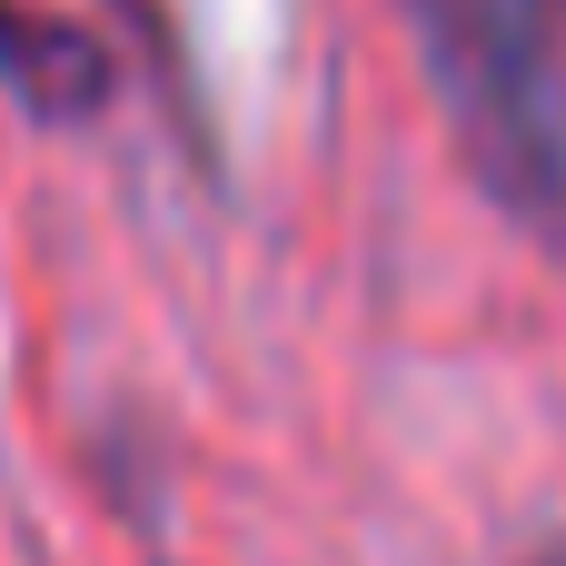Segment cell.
Returning <instances> with one entry per match:
<instances>
[{"mask_svg":"<svg viewBox=\"0 0 566 566\" xmlns=\"http://www.w3.org/2000/svg\"><path fill=\"white\" fill-rule=\"evenodd\" d=\"M537 566H566V547H557V557H537Z\"/></svg>","mask_w":566,"mask_h":566,"instance_id":"cell-3","label":"cell"},{"mask_svg":"<svg viewBox=\"0 0 566 566\" xmlns=\"http://www.w3.org/2000/svg\"><path fill=\"white\" fill-rule=\"evenodd\" d=\"M109 50L99 30H80L70 10H40V0H0V90L30 109V119H90L109 99Z\"/></svg>","mask_w":566,"mask_h":566,"instance_id":"cell-2","label":"cell"},{"mask_svg":"<svg viewBox=\"0 0 566 566\" xmlns=\"http://www.w3.org/2000/svg\"><path fill=\"white\" fill-rule=\"evenodd\" d=\"M408 20L488 189L527 219H566V0H408Z\"/></svg>","mask_w":566,"mask_h":566,"instance_id":"cell-1","label":"cell"}]
</instances>
